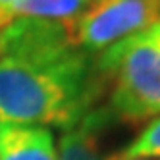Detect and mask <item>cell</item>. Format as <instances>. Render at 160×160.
I'll return each instance as SVG.
<instances>
[{
	"mask_svg": "<svg viewBox=\"0 0 160 160\" xmlns=\"http://www.w3.org/2000/svg\"><path fill=\"white\" fill-rule=\"evenodd\" d=\"M91 56L79 47L47 58L0 56V123H77L104 89Z\"/></svg>",
	"mask_w": 160,
	"mask_h": 160,
	"instance_id": "1",
	"label": "cell"
},
{
	"mask_svg": "<svg viewBox=\"0 0 160 160\" xmlns=\"http://www.w3.org/2000/svg\"><path fill=\"white\" fill-rule=\"evenodd\" d=\"M97 68L110 85L114 120L137 123L160 116V21L104 48Z\"/></svg>",
	"mask_w": 160,
	"mask_h": 160,
	"instance_id": "2",
	"label": "cell"
},
{
	"mask_svg": "<svg viewBox=\"0 0 160 160\" xmlns=\"http://www.w3.org/2000/svg\"><path fill=\"white\" fill-rule=\"evenodd\" d=\"M156 21H160V0H93L75 19V44L89 54H100Z\"/></svg>",
	"mask_w": 160,
	"mask_h": 160,
	"instance_id": "3",
	"label": "cell"
},
{
	"mask_svg": "<svg viewBox=\"0 0 160 160\" xmlns=\"http://www.w3.org/2000/svg\"><path fill=\"white\" fill-rule=\"evenodd\" d=\"M110 120L114 118L108 108L89 110L77 123L66 128V131L62 133L56 160H116L114 154L104 156L98 139L100 131Z\"/></svg>",
	"mask_w": 160,
	"mask_h": 160,
	"instance_id": "4",
	"label": "cell"
},
{
	"mask_svg": "<svg viewBox=\"0 0 160 160\" xmlns=\"http://www.w3.org/2000/svg\"><path fill=\"white\" fill-rule=\"evenodd\" d=\"M0 160H56L50 129L44 125L0 123Z\"/></svg>",
	"mask_w": 160,
	"mask_h": 160,
	"instance_id": "5",
	"label": "cell"
},
{
	"mask_svg": "<svg viewBox=\"0 0 160 160\" xmlns=\"http://www.w3.org/2000/svg\"><path fill=\"white\" fill-rule=\"evenodd\" d=\"M93 0H18L8 8L12 19L16 18H42V19H77L91 6Z\"/></svg>",
	"mask_w": 160,
	"mask_h": 160,
	"instance_id": "6",
	"label": "cell"
},
{
	"mask_svg": "<svg viewBox=\"0 0 160 160\" xmlns=\"http://www.w3.org/2000/svg\"><path fill=\"white\" fill-rule=\"evenodd\" d=\"M116 160H145V158H160V116L151 120L147 128L135 139L114 154Z\"/></svg>",
	"mask_w": 160,
	"mask_h": 160,
	"instance_id": "7",
	"label": "cell"
},
{
	"mask_svg": "<svg viewBox=\"0 0 160 160\" xmlns=\"http://www.w3.org/2000/svg\"><path fill=\"white\" fill-rule=\"evenodd\" d=\"M16 2H18V0H0V8L8 12V8L12 6V4H16Z\"/></svg>",
	"mask_w": 160,
	"mask_h": 160,
	"instance_id": "8",
	"label": "cell"
},
{
	"mask_svg": "<svg viewBox=\"0 0 160 160\" xmlns=\"http://www.w3.org/2000/svg\"><path fill=\"white\" fill-rule=\"evenodd\" d=\"M145 160H160V158H145Z\"/></svg>",
	"mask_w": 160,
	"mask_h": 160,
	"instance_id": "9",
	"label": "cell"
}]
</instances>
